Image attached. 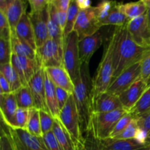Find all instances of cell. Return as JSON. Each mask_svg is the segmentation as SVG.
I'll list each match as a JSON object with an SVG mask.
<instances>
[{
	"label": "cell",
	"mask_w": 150,
	"mask_h": 150,
	"mask_svg": "<svg viewBox=\"0 0 150 150\" xmlns=\"http://www.w3.org/2000/svg\"><path fill=\"white\" fill-rule=\"evenodd\" d=\"M127 24L116 26L109 40L112 48L114 65L112 81L126 69L140 62L146 51L149 49L139 46L133 40Z\"/></svg>",
	"instance_id": "1"
},
{
	"label": "cell",
	"mask_w": 150,
	"mask_h": 150,
	"mask_svg": "<svg viewBox=\"0 0 150 150\" xmlns=\"http://www.w3.org/2000/svg\"><path fill=\"white\" fill-rule=\"evenodd\" d=\"M73 92L79 116L82 133H86L91 127L93 111L92 79L89 76V64H81L80 78L74 83Z\"/></svg>",
	"instance_id": "2"
},
{
	"label": "cell",
	"mask_w": 150,
	"mask_h": 150,
	"mask_svg": "<svg viewBox=\"0 0 150 150\" xmlns=\"http://www.w3.org/2000/svg\"><path fill=\"white\" fill-rule=\"evenodd\" d=\"M114 76L112 48L111 42H108L104 51L103 57L97 70L95 76L92 79L93 100L100 94L107 91L112 82Z\"/></svg>",
	"instance_id": "3"
},
{
	"label": "cell",
	"mask_w": 150,
	"mask_h": 150,
	"mask_svg": "<svg viewBox=\"0 0 150 150\" xmlns=\"http://www.w3.org/2000/svg\"><path fill=\"white\" fill-rule=\"evenodd\" d=\"M79 38L75 31L64 38L63 45V64L73 83L80 78L81 63L79 50Z\"/></svg>",
	"instance_id": "4"
},
{
	"label": "cell",
	"mask_w": 150,
	"mask_h": 150,
	"mask_svg": "<svg viewBox=\"0 0 150 150\" xmlns=\"http://www.w3.org/2000/svg\"><path fill=\"white\" fill-rule=\"evenodd\" d=\"M127 113L124 108L106 113H94L89 131L99 140L110 138L117 123Z\"/></svg>",
	"instance_id": "5"
},
{
	"label": "cell",
	"mask_w": 150,
	"mask_h": 150,
	"mask_svg": "<svg viewBox=\"0 0 150 150\" xmlns=\"http://www.w3.org/2000/svg\"><path fill=\"white\" fill-rule=\"evenodd\" d=\"M58 119L72 136L79 150L84 137L81 130L79 112L73 94L70 95L67 103L60 111Z\"/></svg>",
	"instance_id": "6"
},
{
	"label": "cell",
	"mask_w": 150,
	"mask_h": 150,
	"mask_svg": "<svg viewBox=\"0 0 150 150\" xmlns=\"http://www.w3.org/2000/svg\"><path fill=\"white\" fill-rule=\"evenodd\" d=\"M36 61L43 68L64 67L63 45L53 39L48 38L46 42L36 50Z\"/></svg>",
	"instance_id": "7"
},
{
	"label": "cell",
	"mask_w": 150,
	"mask_h": 150,
	"mask_svg": "<svg viewBox=\"0 0 150 150\" xmlns=\"http://www.w3.org/2000/svg\"><path fill=\"white\" fill-rule=\"evenodd\" d=\"M101 27L97 16L96 7H91L87 10H80L75 23L74 31L77 33L79 40H81L98 32Z\"/></svg>",
	"instance_id": "8"
},
{
	"label": "cell",
	"mask_w": 150,
	"mask_h": 150,
	"mask_svg": "<svg viewBox=\"0 0 150 150\" xmlns=\"http://www.w3.org/2000/svg\"><path fill=\"white\" fill-rule=\"evenodd\" d=\"M7 127L15 150H48L42 137L33 136L26 130Z\"/></svg>",
	"instance_id": "9"
},
{
	"label": "cell",
	"mask_w": 150,
	"mask_h": 150,
	"mask_svg": "<svg viewBox=\"0 0 150 150\" xmlns=\"http://www.w3.org/2000/svg\"><path fill=\"white\" fill-rule=\"evenodd\" d=\"M141 73L142 70L140 62L124 70L117 79L111 82L106 92L119 97L136 81L141 78Z\"/></svg>",
	"instance_id": "10"
},
{
	"label": "cell",
	"mask_w": 150,
	"mask_h": 150,
	"mask_svg": "<svg viewBox=\"0 0 150 150\" xmlns=\"http://www.w3.org/2000/svg\"><path fill=\"white\" fill-rule=\"evenodd\" d=\"M28 85L30 88L33 97L35 108L40 111H47L49 113L45 101V69L40 64L36 73L29 82Z\"/></svg>",
	"instance_id": "11"
},
{
	"label": "cell",
	"mask_w": 150,
	"mask_h": 150,
	"mask_svg": "<svg viewBox=\"0 0 150 150\" xmlns=\"http://www.w3.org/2000/svg\"><path fill=\"white\" fill-rule=\"evenodd\" d=\"M127 26L133 40L139 46L150 48V28L146 13L136 18L129 21Z\"/></svg>",
	"instance_id": "12"
},
{
	"label": "cell",
	"mask_w": 150,
	"mask_h": 150,
	"mask_svg": "<svg viewBox=\"0 0 150 150\" xmlns=\"http://www.w3.org/2000/svg\"><path fill=\"white\" fill-rule=\"evenodd\" d=\"M28 14L35 32L37 48H40L48 39V7L42 11L30 12Z\"/></svg>",
	"instance_id": "13"
},
{
	"label": "cell",
	"mask_w": 150,
	"mask_h": 150,
	"mask_svg": "<svg viewBox=\"0 0 150 150\" xmlns=\"http://www.w3.org/2000/svg\"><path fill=\"white\" fill-rule=\"evenodd\" d=\"M10 63L18 74L22 85L23 86H29V82L32 79L39 67L36 60L18 57L13 54Z\"/></svg>",
	"instance_id": "14"
},
{
	"label": "cell",
	"mask_w": 150,
	"mask_h": 150,
	"mask_svg": "<svg viewBox=\"0 0 150 150\" xmlns=\"http://www.w3.org/2000/svg\"><path fill=\"white\" fill-rule=\"evenodd\" d=\"M148 87L147 83L142 78H139L128 89L119 96L122 108L127 112H130L136 105Z\"/></svg>",
	"instance_id": "15"
},
{
	"label": "cell",
	"mask_w": 150,
	"mask_h": 150,
	"mask_svg": "<svg viewBox=\"0 0 150 150\" xmlns=\"http://www.w3.org/2000/svg\"><path fill=\"white\" fill-rule=\"evenodd\" d=\"M102 43L103 35L99 31L94 35L79 40V50L81 63L89 64L92 55L101 46Z\"/></svg>",
	"instance_id": "16"
},
{
	"label": "cell",
	"mask_w": 150,
	"mask_h": 150,
	"mask_svg": "<svg viewBox=\"0 0 150 150\" xmlns=\"http://www.w3.org/2000/svg\"><path fill=\"white\" fill-rule=\"evenodd\" d=\"M45 69V73L57 87H60L73 95L75 84L64 67H51Z\"/></svg>",
	"instance_id": "17"
},
{
	"label": "cell",
	"mask_w": 150,
	"mask_h": 150,
	"mask_svg": "<svg viewBox=\"0 0 150 150\" xmlns=\"http://www.w3.org/2000/svg\"><path fill=\"white\" fill-rule=\"evenodd\" d=\"M123 108L120 98L117 95L105 92L93 100L94 113H106Z\"/></svg>",
	"instance_id": "18"
},
{
	"label": "cell",
	"mask_w": 150,
	"mask_h": 150,
	"mask_svg": "<svg viewBox=\"0 0 150 150\" xmlns=\"http://www.w3.org/2000/svg\"><path fill=\"white\" fill-rule=\"evenodd\" d=\"M107 150H149L150 144H142L135 139H117L108 138L100 140Z\"/></svg>",
	"instance_id": "19"
},
{
	"label": "cell",
	"mask_w": 150,
	"mask_h": 150,
	"mask_svg": "<svg viewBox=\"0 0 150 150\" xmlns=\"http://www.w3.org/2000/svg\"><path fill=\"white\" fill-rule=\"evenodd\" d=\"M18 108V106L14 93L1 95L0 111H1V120L4 124L7 126L11 125Z\"/></svg>",
	"instance_id": "20"
},
{
	"label": "cell",
	"mask_w": 150,
	"mask_h": 150,
	"mask_svg": "<svg viewBox=\"0 0 150 150\" xmlns=\"http://www.w3.org/2000/svg\"><path fill=\"white\" fill-rule=\"evenodd\" d=\"M14 33L21 40L26 42L32 48L37 50L35 32L32 27V22L29 17V14H27L26 12L16 26Z\"/></svg>",
	"instance_id": "21"
},
{
	"label": "cell",
	"mask_w": 150,
	"mask_h": 150,
	"mask_svg": "<svg viewBox=\"0 0 150 150\" xmlns=\"http://www.w3.org/2000/svg\"><path fill=\"white\" fill-rule=\"evenodd\" d=\"M52 131L64 150H78L73 138L58 118L55 119Z\"/></svg>",
	"instance_id": "22"
},
{
	"label": "cell",
	"mask_w": 150,
	"mask_h": 150,
	"mask_svg": "<svg viewBox=\"0 0 150 150\" xmlns=\"http://www.w3.org/2000/svg\"><path fill=\"white\" fill-rule=\"evenodd\" d=\"M45 101L48 109L51 115L54 118H59L60 109L59 108L56 94V86L49 79L45 71Z\"/></svg>",
	"instance_id": "23"
},
{
	"label": "cell",
	"mask_w": 150,
	"mask_h": 150,
	"mask_svg": "<svg viewBox=\"0 0 150 150\" xmlns=\"http://www.w3.org/2000/svg\"><path fill=\"white\" fill-rule=\"evenodd\" d=\"M25 12L26 10L23 0H13L10 4L5 15L12 32H15L16 26Z\"/></svg>",
	"instance_id": "24"
},
{
	"label": "cell",
	"mask_w": 150,
	"mask_h": 150,
	"mask_svg": "<svg viewBox=\"0 0 150 150\" xmlns=\"http://www.w3.org/2000/svg\"><path fill=\"white\" fill-rule=\"evenodd\" d=\"M11 47L13 54L18 57H26L31 59L36 60V50L28 43L21 40L14 32H11Z\"/></svg>",
	"instance_id": "25"
},
{
	"label": "cell",
	"mask_w": 150,
	"mask_h": 150,
	"mask_svg": "<svg viewBox=\"0 0 150 150\" xmlns=\"http://www.w3.org/2000/svg\"><path fill=\"white\" fill-rule=\"evenodd\" d=\"M120 8L129 21L145 14L148 9L144 3L141 0L125 4L120 3Z\"/></svg>",
	"instance_id": "26"
},
{
	"label": "cell",
	"mask_w": 150,
	"mask_h": 150,
	"mask_svg": "<svg viewBox=\"0 0 150 150\" xmlns=\"http://www.w3.org/2000/svg\"><path fill=\"white\" fill-rule=\"evenodd\" d=\"M0 74L3 75L9 82L12 93H15L16 91L23 86L18 74L13 67L11 63L2 64L0 66Z\"/></svg>",
	"instance_id": "27"
},
{
	"label": "cell",
	"mask_w": 150,
	"mask_h": 150,
	"mask_svg": "<svg viewBox=\"0 0 150 150\" xmlns=\"http://www.w3.org/2000/svg\"><path fill=\"white\" fill-rule=\"evenodd\" d=\"M130 114L135 119H139L150 113V86L145 90L142 96L138 101L133 109L130 111Z\"/></svg>",
	"instance_id": "28"
},
{
	"label": "cell",
	"mask_w": 150,
	"mask_h": 150,
	"mask_svg": "<svg viewBox=\"0 0 150 150\" xmlns=\"http://www.w3.org/2000/svg\"><path fill=\"white\" fill-rule=\"evenodd\" d=\"M128 21V18L120 10V3H117L116 7L111 12L109 16L100 22V26H108V25H114L116 26H122L127 24Z\"/></svg>",
	"instance_id": "29"
},
{
	"label": "cell",
	"mask_w": 150,
	"mask_h": 150,
	"mask_svg": "<svg viewBox=\"0 0 150 150\" xmlns=\"http://www.w3.org/2000/svg\"><path fill=\"white\" fill-rule=\"evenodd\" d=\"M30 134L38 137H42V129H41L40 119V110L36 108L29 109V120H28L26 130Z\"/></svg>",
	"instance_id": "30"
},
{
	"label": "cell",
	"mask_w": 150,
	"mask_h": 150,
	"mask_svg": "<svg viewBox=\"0 0 150 150\" xmlns=\"http://www.w3.org/2000/svg\"><path fill=\"white\" fill-rule=\"evenodd\" d=\"M16 100H17L18 106L21 108H34V100L31 92L30 88L29 86H22L18 91L15 92Z\"/></svg>",
	"instance_id": "31"
},
{
	"label": "cell",
	"mask_w": 150,
	"mask_h": 150,
	"mask_svg": "<svg viewBox=\"0 0 150 150\" xmlns=\"http://www.w3.org/2000/svg\"><path fill=\"white\" fill-rule=\"evenodd\" d=\"M80 12V9L78 7L76 1H71L67 10V22H66V26L64 28V38L72 32L74 31L75 23H76V19H77L79 13Z\"/></svg>",
	"instance_id": "32"
},
{
	"label": "cell",
	"mask_w": 150,
	"mask_h": 150,
	"mask_svg": "<svg viewBox=\"0 0 150 150\" xmlns=\"http://www.w3.org/2000/svg\"><path fill=\"white\" fill-rule=\"evenodd\" d=\"M48 31L49 39L54 40L60 45H64V32L62 30L58 23L49 16V14H48Z\"/></svg>",
	"instance_id": "33"
},
{
	"label": "cell",
	"mask_w": 150,
	"mask_h": 150,
	"mask_svg": "<svg viewBox=\"0 0 150 150\" xmlns=\"http://www.w3.org/2000/svg\"><path fill=\"white\" fill-rule=\"evenodd\" d=\"M29 109L18 108L16 115H15V117L13 119L11 125L8 126V127L16 129L26 130L28 120H29Z\"/></svg>",
	"instance_id": "34"
},
{
	"label": "cell",
	"mask_w": 150,
	"mask_h": 150,
	"mask_svg": "<svg viewBox=\"0 0 150 150\" xmlns=\"http://www.w3.org/2000/svg\"><path fill=\"white\" fill-rule=\"evenodd\" d=\"M117 3L118 2H117L116 1H112V0H103L98 4V6L95 7H96L97 16H98L100 23L109 16L111 12L116 7Z\"/></svg>",
	"instance_id": "35"
},
{
	"label": "cell",
	"mask_w": 150,
	"mask_h": 150,
	"mask_svg": "<svg viewBox=\"0 0 150 150\" xmlns=\"http://www.w3.org/2000/svg\"><path fill=\"white\" fill-rule=\"evenodd\" d=\"M79 150H107L101 144L99 139H96L92 132L86 133V136L83 138V141Z\"/></svg>",
	"instance_id": "36"
},
{
	"label": "cell",
	"mask_w": 150,
	"mask_h": 150,
	"mask_svg": "<svg viewBox=\"0 0 150 150\" xmlns=\"http://www.w3.org/2000/svg\"><path fill=\"white\" fill-rule=\"evenodd\" d=\"M10 40L0 38V65L9 64L11 62L13 52Z\"/></svg>",
	"instance_id": "37"
},
{
	"label": "cell",
	"mask_w": 150,
	"mask_h": 150,
	"mask_svg": "<svg viewBox=\"0 0 150 150\" xmlns=\"http://www.w3.org/2000/svg\"><path fill=\"white\" fill-rule=\"evenodd\" d=\"M48 10L49 16L58 23L62 30L64 32L66 26V22H67V12H64L58 10L52 3L49 4L48 7Z\"/></svg>",
	"instance_id": "38"
},
{
	"label": "cell",
	"mask_w": 150,
	"mask_h": 150,
	"mask_svg": "<svg viewBox=\"0 0 150 150\" xmlns=\"http://www.w3.org/2000/svg\"><path fill=\"white\" fill-rule=\"evenodd\" d=\"M133 117L130 114L129 112H127V114H125L121 119L118 121V122L117 123V125L114 127V130H113L112 133H111L110 138L111 139H114V138L117 137V136L120 134L121 133H122L125 130L126 127L129 125L130 122H131L132 120H133Z\"/></svg>",
	"instance_id": "39"
},
{
	"label": "cell",
	"mask_w": 150,
	"mask_h": 150,
	"mask_svg": "<svg viewBox=\"0 0 150 150\" xmlns=\"http://www.w3.org/2000/svg\"><path fill=\"white\" fill-rule=\"evenodd\" d=\"M40 125L42 134L44 135L48 132L51 131L53 127H54L55 118H54L47 111H40Z\"/></svg>",
	"instance_id": "40"
},
{
	"label": "cell",
	"mask_w": 150,
	"mask_h": 150,
	"mask_svg": "<svg viewBox=\"0 0 150 150\" xmlns=\"http://www.w3.org/2000/svg\"><path fill=\"white\" fill-rule=\"evenodd\" d=\"M138 129H139L138 120L137 119L134 118L132 120L131 122L129 124V125L126 127L125 130L122 133H120L119 136H117V137L114 138V139H125V140H127V139H134L135 137H136Z\"/></svg>",
	"instance_id": "41"
},
{
	"label": "cell",
	"mask_w": 150,
	"mask_h": 150,
	"mask_svg": "<svg viewBox=\"0 0 150 150\" xmlns=\"http://www.w3.org/2000/svg\"><path fill=\"white\" fill-rule=\"evenodd\" d=\"M141 78L147 83L150 79V48L146 51L141 61Z\"/></svg>",
	"instance_id": "42"
},
{
	"label": "cell",
	"mask_w": 150,
	"mask_h": 150,
	"mask_svg": "<svg viewBox=\"0 0 150 150\" xmlns=\"http://www.w3.org/2000/svg\"><path fill=\"white\" fill-rule=\"evenodd\" d=\"M42 139H43L45 146L48 150H64L57 141L52 130L44 134Z\"/></svg>",
	"instance_id": "43"
},
{
	"label": "cell",
	"mask_w": 150,
	"mask_h": 150,
	"mask_svg": "<svg viewBox=\"0 0 150 150\" xmlns=\"http://www.w3.org/2000/svg\"><path fill=\"white\" fill-rule=\"evenodd\" d=\"M0 150H15L13 141L9 133L8 129L1 127V137H0Z\"/></svg>",
	"instance_id": "44"
},
{
	"label": "cell",
	"mask_w": 150,
	"mask_h": 150,
	"mask_svg": "<svg viewBox=\"0 0 150 150\" xmlns=\"http://www.w3.org/2000/svg\"><path fill=\"white\" fill-rule=\"evenodd\" d=\"M31 7V12L42 11L48 7L52 0H27Z\"/></svg>",
	"instance_id": "45"
},
{
	"label": "cell",
	"mask_w": 150,
	"mask_h": 150,
	"mask_svg": "<svg viewBox=\"0 0 150 150\" xmlns=\"http://www.w3.org/2000/svg\"><path fill=\"white\" fill-rule=\"evenodd\" d=\"M56 94H57V103H58L59 108L60 111H61L63 108V107L67 103L70 94H69V92L64 90V89H62L60 87H57V86H56Z\"/></svg>",
	"instance_id": "46"
},
{
	"label": "cell",
	"mask_w": 150,
	"mask_h": 150,
	"mask_svg": "<svg viewBox=\"0 0 150 150\" xmlns=\"http://www.w3.org/2000/svg\"><path fill=\"white\" fill-rule=\"evenodd\" d=\"M137 120L139 128L143 129L147 132L150 137V113L141 118L137 119Z\"/></svg>",
	"instance_id": "47"
},
{
	"label": "cell",
	"mask_w": 150,
	"mask_h": 150,
	"mask_svg": "<svg viewBox=\"0 0 150 150\" xmlns=\"http://www.w3.org/2000/svg\"><path fill=\"white\" fill-rule=\"evenodd\" d=\"M72 0H52V3L58 10L64 12H67Z\"/></svg>",
	"instance_id": "48"
},
{
	"label": "cell",
	"mask_w": 150,
	"mask_h": 150,
	"mask_svg": "<svg viewBox=\"0 0 150 150\" xmlns=\"http://www.w3.org/2000/svg\"><path fill=\"white\" fill-rule=\"evenodd\" d=\"M9 93H12L10 83L3 75L0 74V95Z\"/></svg>",
	"instance_id": "49"
},
{
	"label": "cell",
	"mask_w": 150,
	"mask_h": 150,
	"mask_svg": "<svg viewBox=\"0 0 150 150\" xmlns=\"http://www.w3.org/2000/svg\"><path fill=\"white\" fill-rule=\"evenodd\" d=\"M75 1H76L80 10H87L92 7L91 6V4H92L91 0H75Z\"/></svg>",
	"instance_id": "50"
},
{
	"label": "cell",
	"mask_w": 150,
	"mask_h": 150,
	"mask_svg": "<svg viewBox=\"0 0 150 150\" xmlns=\"http://www.w3.org/2000/svg\"><path fill=\"white\" fill-rule=\"evenodd\" d=\"M6 28H10L8 20H7L6 15L4 13L0 11V30L6 29Z\"/></svg>",
	"instance_id": "51"
},
{
	"label": "cell",
	"mask_w": 150,
	"mask_h": 150,
	"mask_svg": "<svg viewBox=\"0 0 150 150\" xmlns=\"http://www.w3.org/2000/svg\"><path fill=\"white\" fill-rule=\"evenodd\" d=\"M146 17H147L148 23H149V26L150 28V7L147 9V11H146Z\"/></svg>",
	"instance_id": "52"
},
{
	"label": "cell",
	"mask_w": 150,
	"mask_h": 150,
	"mask_svg": "<svg viewBox=\"0 0 150 150\" xmlns=\"http://www.w3.org/2000/svg\"><path fill=\"white\" fill-rule=\"evenodd\" d=\"M141 1H142L144 3L145 5L147 7V8L150 7V0H141Z\"/></svg>",
	"instance_id": "53"
},
{
	"label": "cell",
	"mask_w": 150,
	"mask_h": 150,
	"mask_svg": "<svg viewBox=\"0 0 150 150\" xmlns=\"http://www.w3.org/2000/svg\"><path fill=\"white\" fill-rule=\"evenodd\" d=\"M147 85H148V86H150V79H149V81H148V82H147Z\"/></svg>",
	"instance_id": "54"
},
{
	"label": "cell",
	"mask_w": 150,
	"mask_h": 150,
	"mask_svg": "<svg viewBox=\"0 0 150 150\" xmlns=\"http://www.w3.org/2000/svg\"><path fill=\"white\" fill-rule=\"evenodd\" d=\"M6 0H0V4H1V3H3V2H4V1H5Z\"/></svg>",
	"instance_id": "55"
},
{
	"label": "cell",
	"mask_w": 150,
	"mask_h": 150,
	"mask_svg": "<svg viewBox=\"0 0 150 150\" xmlns=\"http://www.w3.org/2000/svg\"><path fill=\"white\" fill-rule=\"evenodd\" d=\"M72 1H74V0H72Z\"/></svg>",
	"instance_id": "56"
},
{
	"label": "cell",
	"mask_w": 150,
	"mask_h": 150,
	"mask_svg": "<svg viewBox=\"0 0 150 150\" xmlns=\"http://www.w3.org/2000/svg\"><path fill=\"white\" fill-rule=\"evenodd\" d=\"M149 150H150V149H149Z\"/></svg>",
	"instance_id": "57"
}]
</instances>
